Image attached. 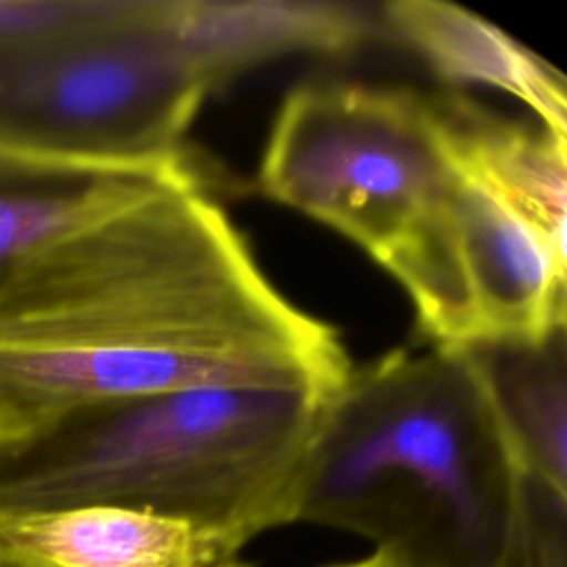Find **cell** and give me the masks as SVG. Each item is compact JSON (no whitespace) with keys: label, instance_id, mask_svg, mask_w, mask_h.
I'll list each match as a JSON object with an SVG mask.
<instances>
[{"label":"cell","instance_id":"1","mask_svg":"<svg viewBox=\"0 0 567 567\" xmlns=\"http://www.w3.org/2000/svg\"><path fill=\"white\" fill-rule=\"evenodd\" d=\"M339 332L261 272L215 193L171 186L38 255L0 299V443L109 399L197 388L334 396Z\"/></svg>","mask_w":567,"mask_h":567},{"label":"cell","instance_id":"2","mask_svg":"<svg viewBox=\"0 0 567 567\" xmlns=\"http://www.w3.org/2000/svg\"><path fill=\"white\" fill-rule=\"evenodd\" d=\"M523 485L465 357L425 343L352 368L328 401L295 523L357 534L412 567H492Z\"/></svg>","mask_w":567,"mask_h":567},{"label":"cell","instance_id":"3","mask_svg":"<svg viewBox=\"0 0 567 567\" xmlns=\"http://www.w3.org/2000/svg\"><path fill=\"white\" fill-rule=\"evenodd\" d=\"M332 396L197 388L109 399L0 443V509L115 505L188 520L237 547L295 523Z\"/></svg>","mask_w":567,"mask_h":567},{"label":"cell","instance_id":"4","mask_svg":"<svg viewBox=\"0 0 567 567\" xmlns=\"http://www.w3.org/2000/svg\"><path fill=\"white\" fill-rule=\"evenodd\" d=\"M454 177L430 95L332 80L286 93L257 188L354 241L405 288L450 246Z\"/></svg>","mask_w":567,"mask_h":567},{"label":"cell","instance_id":"5","mask_svg":"<svg viewBox=\"0 0 567 567\" xmlns=\"http://www.w3.org/2000/svg\"><path fill=\"white\" fill-rule=\"evenodd\" d=\"M162 13L164 0H100L73 24L0 42V142L102 166L197 157L184 137L210 89Z\"/></svg>","mask_w":567,"mask_h":567},{"label":"cell","instance_id":"6","mask_svg":"<svg viewBox=\"0 0 567 567\" xmlns=\"http://www.w3.org/2000/svg\"><path fill=\"white\" fill-rule=\"evenodd\" d=\"M171 186L213 190L215 175L197 157L164 166H102L0 142V299L58 241Z\"/></svg>","mask_w":567,"mask_h":567},{"label":"cell","instance_id":"7","mask_svg":"<svg viewBox=\"0 0 567 567\" xmlns=\"http://www.w3.org/2000/svg\"><path fill=\"white\" fill-rule=\"evenodd\" d=\"M450 213L472 303L474 341L543 339L567 328V255L458 171Z\"/></svg>","mask_w":567,"mask_h":567},{"label":"cell","instance_id":"8","mask_svg":"<svg viewBox=\"0 0 567 567\" xmlns=\"http://www.w3.org/2000/svg\"><path fill=\"white\" fill-rule=\"evenodd\" d=\"M162 24L210 91L275 58L350 55L381 35L379 4L334 0H164Z\"/></svg>","mask_w":567,"mask_h":567},{"label":"cell","instance_id":"9","mask_svg":"<svg viewBox=\"0 0 567 567\" xmlns=\"http://www.w3.org/2000/svg\"><path fill=\"white\" fill-rule=\"evenodd\" d=\"M0 567H252L244 549L188 520L115 507L0 509Z\"/></svg>","mask_w":567,"mask_h":567},{"label":"cell","instance_id":"10","mask_svg":"<svg viewBox=\"0 0 567 567\" xmlns=\"http://www.w3.org/2000/svg\"><path fill=\"white\" fill-rule=\"evenodd\" d=\"M430 106L450 164L567 255V140L454 91L430 95Z\"/></svg>","mask_w":567,"mask_h":567},{"label":"cell","instance_id":"11","mask_svg":"<svg viewBox=\"0 0 567 567\" xmlns=\"http://www.w3.org/2000/svg\"><path fill=\"white\" fill-rule=\"evenodd\" d=\"M381 35L447 82H478L525 102L540 126L567 140V82L543 58L485 18L439 0L379 4Z\"/></svg>","mask_w":567,"mask_h":567},{"label":"cell","instance_id":"12","mask_svg":"<svg viewBox=\"0 0 567 567\" xmlns=\"http://www.w3.org/2000/svg\"><path fill=\"white\" fill-rule=\"evenodd\" d=\"M454 350L476 374L520 470L567 496V328Z\"/></svg>","mask_w":567,"mask_h":567},{"label":"cell","instance_id":"13","mask_svg":"<svg viewBox=\"0 0 567 567\" xmlns=\"http://www.w3.org/2000/svg\"><path fill=\"white\" fill-rule=\"evenodd\" d=\"M492 567H567V496L525 474L514 532Z\"/></svg>","mask_w":567,"mask_h":567},{"label":"cell","instance_id":"14","mask_svg":"<svg viewBox=\"0 0 567 567\" xmlns=\"http://www.w3.org/2000/svg\"><path fill=\"white\" fill-rule=\"evenodd\" d=\"M328 567H412L405 560H401L399 556L390 554V551H381L374 549L370 556L359 558V560H350V563H339V565H328Z\"/></svg>","mask_w":567,"mask_h":567}]
</instances>
